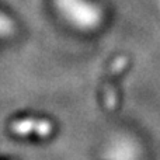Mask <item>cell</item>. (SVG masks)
<instances>
[{"label": "cell", "mask_w": 160, "mask_h": 160, "mask_svg": "<svg viewBox=\"0 0 160 160\" xmlns=\"http://www.w3.org/2000/svg\"><path fill=\"white\" fill-rule=\"evenodd\" d=\"M66 16L82 27H93L100 20V13L91 3L86 0H58Z\"/></svg>", "instance_id": "obj_1"}, {"label": "cell", "mask_w": 160, "mask_h": 160, "mask_svg": "<svg viewBox=\"0 0 160 160\" xmlns=\"http://www.w3.org/2000/svg\"><path fill=\"white\" fill-rule=\"evenodd\" d=\"M11 132L20 136L37 135L41 138H47L53 132V124L48 119H18L11 124Z\"/></svg>", "instance_id": "obj_2"}, {"label": "cell", "mask_w": 160, "mask_h": 160, "mask_svg": "<svg viewBox=\"0 0 160 160\" xmlns=\"http://www.w3.org/2000/svg\"><path fill=\"white\" fill-rule=\"evenodd\" d=\"M127 65H128L127 56H119V58H117L115 61H114L112 68H111V75L107 80V84H105V105H107V108H110V110H114L117 105V101H118L115 83Z\"/></svg>", "instance_id": "obj_3"}, {"label": "cell", "mask_w": 160, "mask_h": 160, "mask_svg": "<svg viewBox=\"0 0 160 160\" xmlns=\"http://www.w3.org/2000/svg\"><path fill=\"white\" fill-rule=\"evenodd\" d=\"M11 31V22L4 16H0V35L8 34Z\"/></svg>", "instance_id": "obj_4"}]
</instances>
